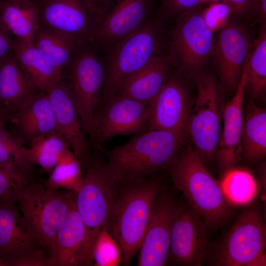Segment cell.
<instances>
[{
    "label": "cell",
    "mask_w": 266,
    "mask_h": 266,
    "mask_svg": "<svg viewBox=\"0 0 266 266\" xmlns=\"http://www.w3.org/2000/svg\"><path fill=\"white\" fill-rule=\"evenodd\" d=\"M186 137L168 131L147 130L108 150L105 161L123 185L140 181L169 169L179 155Z\"/></svg>",
    "instance_id": "obj_1"
},
{
    "label": "cell",
    "mask_w": 266,
    "mask_h": 266,
    "mask_svg": "<svg viewBox=\"0 0 266 266\" xmlns=\"http://www.w3.org/2000/svg\"><path fill=\"white\" fill-rule=\"evenodd\" d=\"M172 181L208 232L222 228L232 214L231 203L220 182L207 170L193 147H188L168 169Z\"/></svg>",
    "instance_id": "obj_2"
},
{
    "label": "cell",
    "mask_w": 266,
    "mask_h": 266,
    "mask_svg": "<svg viewBox=\"0 0 266 266\" xmlns=\"http://www.w3.org/2000/svg\"><path fill=\"white\" fill-rule=\"evenodd\" d=\"M160 188L150 177L122 186L105 227L119 248L122 266L130 265L139 250Z\"/></svg>",
    "instance_id": "obj_3"
},
{
    "label": "cell",
    "mask_w": 266,
    "mask_h": 266,
    "mask_svg": "<svg viewBox=\"0 0 266 266\" xmlns=\"http://www.w3.org/2000/svg\"><path fill=\"white\" fill-rule=\"evenodd\" d=\"M81 186L75 193L77 210L86 231L85 266L94 265V254L99 235L111 216L123 185L105 160L91 158L85 167Z\"/></svg>",
    "instance_id": "obj_4"
},
{
    "label": "cell",
    "mask_w": 266,
    "mask_h": 266,
    "mask_svg": "<svg viewBox=\"0 0 266 266\" xmlns=\"http://www.w3.org/2000/svg\"><path fill=\"white\" fill-rule=\"evenodd\" d=\"M75 197L73 191H51L30 180L16 203L28 229L49 259L54 252L58 232Z\"/></svg>",
    "instance_id": "obj_5"
},
{
    "label": "cell",
    "mask_w": 266,
    "mask_h": 266,
    "mask_svg": "<svg viewBox=\"0 0 266 266\" xmlns=\"http://www.w3.org/2000/svg\"><path fill=\"white\" fill-rule=\"evenodd\" d=\"M161 37L157 22L148 21L110 49L99 110L115 97L125 79L160 54Z\"/></svg>",
    "instance_id": "obj_6"
},
{
    "label": "cell",
    "mask_w": 266,
    "mask_h": 266,
    "mask_svg": "<svg viewBox=\"0 0 266 266\" xmlns=\"http://www.w3.org/2000/svg\"><path fill=\"white\" fill-rule=\"evenodd\" d=\"M266 225L258 207L243 211L212 251L217 266H265Z\"/></svg>",
    "instance_id": "obj_7"
},
{
    "label": "cell",
    "mask_w": 266,
    "mask_h": 266,
    "mask_svg": "<svg viewBox=\"0 0 266 266\" xmlns=\"http://www.w3.org/2000/svg\"><path fill=\"white\" fill-rule=\"evenodd\" d=\"M197 79L198 93L191 108L187 136L206 166L218 160L224 106L212 75L202 73Z\"/></svg>",
    "instance_id": "obj_8"
},
{
    "label": "cell",
    "mask_w": 266,
    "mask_h": 266,
    "mask_svg": "<svg viewBox=\"0 0 266 266\" xmlns=\"http://www.w3.org/2000/svg\"><path fill=\"white\" fill-rule=\"evenodd\" d=\"M105 74V69L90 44H85L62 72L88 134L99 109Z\"/></svg>",
    "instance_id": "obj_9"
},
{
    "label": "cell",
    "mask_w": 266,
    "mask_h": 266,
    "mask_svg": "<svg viewBox=\"0 0 266 266\" xmlns=\"http://www.w3.org/2000/svg\"><path fill=\"white\" fill-rule=\"evenodd\" d=\"M214 42L213 33L197 7L180 15L171 44L179 72L197 78L211 57Z\"/></svg>",
    "instance_id": "obj_10"
},
{
    "label": "cell",
    "mask_w": 266,
    "mask_h": 266,
    "mask_svg": "<svg viewBox=\"0 0 266 266\" xmlns=\"http://www.w3.org/2000/svg\"><path fill=\"white\" fill-rule=\"evenodd\" d=\"M149 105L116 96L99 110L89 134L94 146L101 148L113 137L148 130Z\"/></svg>",
    "instance_id": "obj_11"
},
{
    "label": "cell",
    "mask_w": 266,
    "mask_h": 266,
    "mask_svg": "<svg viewBox=\"0 0 266 266\" xmlns=\"http://www.w3.org/2000/svg\"><path fill=\"white\" fill-rule=\"evenodd\" d=\"M39 27L50 28L91 44L102 16L90 0H37Z\"/></svg>",
    "instance_id": "obj_12"
},
{
    "label": "cell",
    "mask_w": 266,
    "mask_h": 266,
    "mask_svg": "<svg viewBox=\"0 0 266 266\" xmlns=\"http://www.w3.org/2000/svg\"><path fill=\"white\" fill-rule=\"evenodd\" d=\"M254 42L248 29L236 20H230L219 30L211 57L221 82L227 91H235Z\"/></svg>",
    "instance_id": "obj_13"
},
{
    "label": "cell",
    "mask_w": 266,
    "mask_h": 266,
    "mask_svg": "<svg viewBox=\"0 0 266 266\" xmlns=\"http://www.w3.org/2000/svg\"><path fill=\"white\" fill-rule=\"evenodd\" d=\"M207 233L203 221L188 204H176L167 264L201 266L209 247Z\"/></svg>",
    "instance_id": "obj_14"
},
{
    "label": "cell",
    "mask_w": 266,
    "mask_h": 266,
    "mask_svg": "<svg viewBox=\"0 0 266 266\" xmlns=\"http://www.w3.org/2000/svg\"><path fill=\"white\" fill-rule=\"evenodd\" d=\"M149 107L148 130L166 131L188 137L191 106L186 90L177 78H167Z\"/></svg>",
    "instance_id": "obj_15"
},
{
    "label": "cell",
    "mask_w": 266,
    "mask_h": 266,
    "mask_svg": "<svg viewBox=\"0 0 266 266\" xmlns=\"http://www.w3.org/2000/svg\"><path fill=\"white\" fill-rule=\"evenodd\" d=\"M46 93L53 111L57 131L67 142L80 166L85 167L91 156L84 130L66 81L62 76Z\"/></svg>",
    "instance_id": "obj_16"
},
{
    "label": "cell",
    "mask_w": 266,
    "mask_h": 266,
    "mask_svg": "<svg viewBox=\"0 0 266 266\" xmlns=\"http://www.w3.org/2000/svg\"><path fill=\"white\" fill-rule=\"evenodd\" d=\"M138 251V266H165L169 255L176 203L168 194H160Z\"/></svg>",
    "instance_id": "obj_17"
},
{
    "label": "cell",
    "mask_w": 266,
    "mask_h": 266,
    "mask_svg": "<svg viewBox=\"0 0 266 266\" xmlns=\"http://www.w3.org/2000/svg\"><path fill=\"white\" fill-rule=\"evenodd\" d=\"M150 6V0H120L100 20L92 46L95 49L110 50L146 22Z\"/></svg>",
    "instance_id": "obj_18"
},
{
    "label": "cell",
    "mask_w": 266,
    "mask_h": 266,
    "mask_svg": "<svg viewBox=\"0 0 266 266\" xmlns=\"http://www.w3.org/2000/svg\"><path fill=\"white\" fill-rule=\"evenodd\" d=\"M247 58L241 78L233 98L223 107V129L219 144L218 162L223 174L234 167L242 157L241 134L243 102L247 82Z\"/></svg>",
    "instance_id": "obj_19"
},
{
    "label": "cell",
    "mask_w": 266,
    "mask_h": 266,
    "mask_svg": "<svg viewBox=\"0 0 266 266\" xmlns=\"http://www.w3.org/2000/svg\"><path fill=\"white\" fill-rule=\"evenodd\" d=\"M40 247L16 203L0 202V257L7 262Z\"/></svg>",
    "instance_id": "obj_20"
},
{
    "label": "cell",
    "mask_w": 266,
    "mask_h": 266,
    "mask_svg": "<svg viewBox=\"0 0 266 266\" xmlns=\"http://www.w3.org/2000/svg\"><path fill=\"white\" fill-rule=\"evenodd\" d=\"M85 226L74 199L58 232L49 266H85Z\"/></svg>",
    "instance_id": "obj_21"
},
{
    "label": "cell",
    "mask_w": 266,
    "mask_h": 266,
    "mask_svg": "<svg viewBox=\"0 0 266 266\" xmlns=\"http://www.w3.org/2000/svg\"><path fill=\"white\" fill-rule=\"evenodd\" d=\"M169 57L161 53L125 79L115 96L130 98L149 105L169 77Z\"/></svg>",
    "instance_id": "obj_22"
},
{
    "label": "cell",
    "mask_w": 266,
    "mask_h": 266,
    "mask_svg": "<svg viewBox=\"0 0 266 266\" xmlns=\"http://www.w3.org/2000/svg\"><path fill=\"white\" fill-rule=\"evenodd\" d=\"M37 91L13 51L0 60V108L11 115L28 104Z\"/></svg>",
    "instance_id": "obj_23"
},
{
    "label": "cell",
    "mask_w": 266,
    "mask_h": 266,
    "mask_svg": "<svg viewBox=\"0 0 266 266\" xmlns=\"http://www.w3.org/2000/svg\"><path fill=\"white\" fill-rule=\"evenodd\" d=\"M10 120L23 139H35L56 130L51 104L46 92H39L25 106L12 114Z\"/></svg>",
    "instance_id": "obj_24"
},
{
    "label": "cell",
    "mask_w": 266,
    "mask_h": 266,
    "mask_svg": "<svg viewBox=\"0 0 266 266\" xmlns=\"http://www.w3.org/2000/svg\"><path fill=\"white\" fill-rule=\"evenodd\" d=\"M33 43L47 62L62 73L79 50L89 44L74 36L40 26Z\"/></svg>",
    "instance_id": "obj_25"
},
{
    "label": "cell",
    "mask_w": 266,
    "mask_h": 266,
    "mask_svg": "<svg viewBox=\"0 0 266 266\" xmlns=\"http://www.w3.org/2000/svg\"><path fill=\"white\" fill-rule=\"evenodd\" d=\"M0 20L15 38L33 43L39 27L37 4L33 0H0Z\"/></svg>",
    "instance_id": "obj_26"
},
{
    "label": "cell",
    "mask_w": 266,
    "mask_h": 266,
    "mask_svg": "<svg viewBox=\"0 0 266 266\" xmlns=\"http://www.w3.org/2000/svg\"><path fill=\"white\" fill-rule=\"evenodd\" d=\"M13 52L23 72L39 92H46L62 76L50 65L33 43L15 38Z\"/></svg>",
    "instance_id": "obj_27"
},
{
    "label": "cell",
    "mask_w": 266,
    "mask_h": 266,
    "mask_svg": "<svg viewBox=\"0 0 266 266\" xmlns=\"http://www.w3.org/2000/svg\"><path fill=\"white\" fill-rule=\"evenodd\" d=\"M242 157L251 163L266 155V110L251 102L243 113L241 134Z\"/></svg>",
    "instance_id": "obj_28"
},
{
    "label": "cell",
    "mask_w": 266,
    "mask_h": 266,
    "mask_svg": "<svg viewBox=\"0 0 266 266\" xmlns=\"http://www.w3.org/2000/svg\"><path fill=\"white\" fill-rule=\"evenodd\" d=\"M71 149L64 137L57 131L40 136L24 147L26 158L31 165H37L51 173L60 156Z\"/></svg>",
    "instance_id": "obj_29"
},
{
    "label": "cell",
    "mask_w": 266,
    "mask_h": 266,
    "mask_svg": "<svg viewBox=\"0 0 266 266\" xmlns=\"http://www.w3.org/2000/svg\"><path fill=\"white\" fill-rule=\"evenodd\" d=\"M266 88V23H262L249 55L246 91L252 100L258 98Z\"/></svg>",
    "instance_id": "obj_30"
},
{
    "label": "cell",
    "mask_w": 266,
    "mask_h": 266,
    "mask_svg": "<svg viewBox=\"0 0 266 266\" xmlns=\"http://www.w3.org/2000/svg\"><path fill=\"white\" fill-rule=\"evenodd\" d=\"M230 203L243 205L251 201L257 193V183L248 170L233 167L223 174L220 182Z\"/></svg>",
    "instance_id": "obj_31"
},
{
    "label": "cell",
    "mask_w": 266,
    "mask_h": 266,
    "mask_svg": "<svg viewBox=\"0 0 266 266\" xmlns=\"http://www.w3.org/2000/svg\"><path fill=\"white\" fill-rule=\"evenodd\" d=\"M81 166L71 149L64 152L47 180L45 187L51 191L79 190L82 180Z\"/></svg>",
    "instance_id": "obj_32"
},
{
    "label": "cell",
    "mask_w": 266,
    "mask_h": 266,
    "mask_svg": "<svg viewBox=\"0 0 266 266\" xmlns=\"http://www.w3.org/2000/svg\"><path fill=\"white\" fill-rule=\"evenodd\" d=\"M30 180L17 166L0 163V202L16 203Z\"/></svg>",
    "instance_id": "obj_33"
},
{
    "label": "cell",
    "mask_w": 266,
    "mask_h": 266,
    "mask_svg": "<svg viewBox=\"0 0 266 266\" xmlns=\"http://www.w3.org/2000/svg\"><path fill=\"white\" fill-rule=\"evenodd\" d=\"M4 126H0V163L14 165L28 174L32 165L26 158L24 146L5 130Z\"/></svg>",
    "instance_id": "obj_34"
},
{
    "label": "cell",
    "mask_w": 266,
    "mask_h": 266,
    "mask_svg": "<svg viewBox=\"0 0 266 266\" xmlns=\"http://www.w3.org/2000/svg\"><path fill=\"white\" fill-rule=\"evenodd\" d=\"M94 261L97 266H117L121 263L119 248L105 228L99 235L94 251Z\"/></svg>",
    "instance_id": "obj_35"
},
{
    "label": "cell",
    "mask_w": 266,
    "mask_h": 266,
    "mask_svg": "<svg viewBox=\"0 0 266 266\" xmlns=\"http://www.w3.org/2000/svg\"><path fill=\"white\" fill-rule=\"evenodd\" d=\"M204 22L213 32L220 30L230 20L231 8L225 2H215L201 11Z\"/></svg>",
    "instance_id": "obj_36"
},
{
    "label": "cell",
    "mask_w": 266,
    "mask_h": 266,
    "mask_svg": "<svg viewBox=\"0 0 266 266\" xmlns=\"http://www.w3.org/2000/svg\"><path fill=\"white\" fill-rule=\"evenodd\" d=\"M49 257L42 248L7 262V266H49Z\"/></svg>",
    "instance_id": "obj_37"
},
{
    "label": "cell",
    "mask_w": 266,
    "mask_h": 266,
    "mask_svg": "<svg viewBox=\"0 0 266 266\" xmlns=\"http://www.w3.org/2000/svg\"><path fill=\"white\" fill-rule=\"evenodd\" d=\"M203 0H162V11L164 15L174 16L196 7Z\"/></svg>",
    "instance_id": "obj_38"
},
{
    "label": "cell",
    "mask_w": 266,
    "mask_h": 266,
    "mask_svg": "<svg viewBox=\"0 0 266 266\" xmlns=\"http://www.w3.org/2000/svg\"><path fill=\"white\" fill-rule=\"evenodd\" d=\"M256 0H224L231 8L232 14L239 18H248L255 14Z\"/></svg>",
    "instance_id": "obj_39"
},
{
    "label": "cell",
    "mask_w": 266,
    "mask_h": 266,
    "mask_svg": "<svg viewBox=\"0 0 266 266\" xmlns=\"http://www.w3.org/2000/svg\"><path fill=\"white\" fill-rule=\"evenodd\" d=\"M15 38L0 20V60L13 50Z\"/></svg>",
    "instance_id": "obj_40"
},
{
    "label": "cell",
    "mask_w": 266,
    "mask_h": 266,
    "mask_svg": "<svg viewBox=\"0 0 266 266\" xmlns=\"http://www.w3.org/2000/svg\"><path fill=\"white\" fill-rule=\"evenodd\" d=\"M255 14L262 23H266V0H255Z\"/></svg>",
    "instance_id": "obj_41"
},
{
    "label": "cell",
    "mask_w": 266,
    "mask_h": 266,
    "mask_svg": "<svg viewBox=\"0 0 266 266\" xmlns=\"http://www.w3.org/2000/svg\"><path fill=\"white\" fill-rule=\"evenodd\" d=\"M98 11L103 16L114 0H90Z\"/></svg>",
    "instance_id": "obj_42"
},
{
    "label": "cell",
    "mask_w": 266,
    "mask_h": 266,
    "mask_svg": "<svg viewBox=\"0 0 266 266\" xmlns=\"http://www.w3.org/2000/svg\"><path fill=\"white\" fill-rule=\"evenodd\" d=\"M10 114L0 108V126H5L6 122L10 121Z\"/></svg>",
    "instance_id": "obj_43"
},
{
    "label": "cell",
    "mask_w": 266,
    "mask_h": 266,
    "mask_svg": "<svg viewBox=\"0 0 266 266\" xmlns=\"http://www.w3.org/2000/svg\"><path fill=\"white\" fill-rule=\"evenodd\" d=\"M260 182L262 185L263 192L264 193V190L266 191V165H262V167L260 168Z\"/></svg>",
    "instance_id": "obj_44"
},
{
    "label": "cell",
    "mask_w": 266,
    "mask_h": 266,
    "mask_svg": "<svg viewBox=\"0 0 266 266\" xmlns=\"http://www.w3.org/2000/svg\"><path fill=\"white\" fill-rule=\"evenodd\" d=\"M34 0V1H36L37 0Z\"/></svg>",
    "instance_id": "obj_45"
},
{
    "label": "cell",
    "mask_w": 266,
    "mask_h": 266,
    "mask_svg": "<svg viewBox=\"0 0 266 266\" xmlns=\"http://www.w3.org/2000/svg\"></svg>",
    "instance_id": "obj_46"
}]
</instances>
